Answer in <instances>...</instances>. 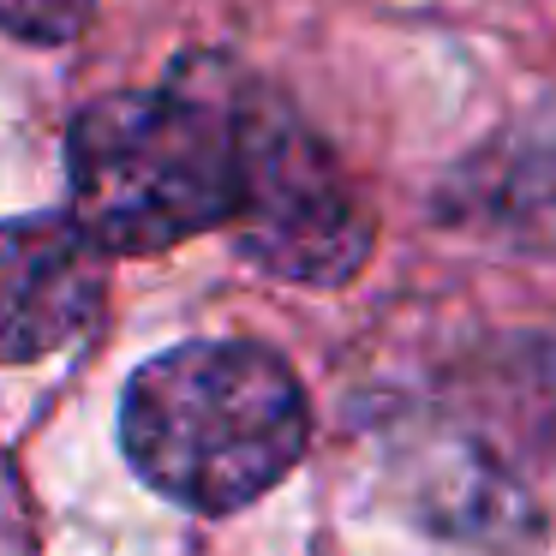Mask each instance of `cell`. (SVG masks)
Listing matches in <instances>:
<instances>
[{
  "instance_id": "3",
  "label": "cell",
  "mask_w": 556,
  "mask_h": 556,
  "mask_svg": "<svg viewBox=\"0 0 556 556\" xmlns=\"http://www.w3.org/2000/svg\"><path fill=\"white\" fill-rule=\"evenodd\" d=\"M240 126V240L257 264L293 281H348L371 252L365 216L341 162L293 114L264 109Z\"/></svg>"
},
{
  "instance_id": "2",
  "label": "cell",
  "mask_w": 556,
  "mask_h": 556,
  "mask_svg": "<svg viewBox=\"0 0 556 556\" xmlns=\"http://www.w3.org/2000/svg\"><path fill=\"white\" fill-rule=\"evenodd\" d=\"M66 180L97 252H168L233 222L240 126L192 90H121L78 114Z\"/></svg>"
},
{
  "instance_id": "1",
  "label": "cell",
  "mask_w": 556,
  "mask_h": 556,
  "mask_svg": "<svg viewBox=\"0 0 556 556\" xmlns=\"http://www.w3.org/2000/svg\"><path fill=\"white\" fill-rule=\"evenodd\" d=\"M312 407L288 359L245 341H198L126 383L121 443L168 503L198 515L245 508L305 455Z\"/></svg>"
},
{
  "instance_id": "4",
  "label": "cell",
  "mask_w": 556,
  "mask_h": 556,
  "mask_svg": "<svg viewBox=\"0 0 556 556\" xmlns=\"http://www.w3.org/2000/svg\"><path fill=\"white\" fill-rule=\"evenodd\" d=\"M102 312V252L78 222H0V365H30Z\"/></svg>"
},
{
  "instance_id": "5",
  "label": "cell",
  "mask_w": 556,
  "mask_h": 556,
  "mask_svg": "<svg viewBox=\"0 0 556 556\" xmlns=\"http://www.w3.org/2000/svg\"><path fill=\"white\" fill-rule=\"evenodd\" d=\"M97 0H0V30L18 42H73Z\"/></svg>"
}]
</instances>
